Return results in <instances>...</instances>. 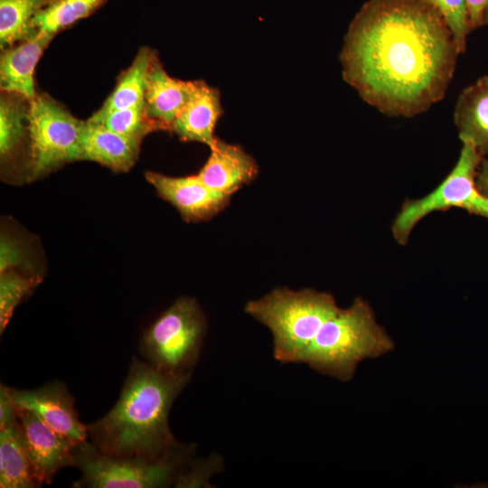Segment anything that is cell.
Instances as JSON below:
<instances>
[{"label":"cell","mask_w":488,"mask_h":488,"mask_svg":"<svg viewBox=\"0 0 488 488\" xmlns=\"http://www.w3.org/2000/svg\"><path fill=\"white\" fill-rule=\"evenodd\" d=\"M460 54L438 12L421 0H368L340 52L343 80L389 117H413L442 100Z\"/></svg>","instance_id":"cell-1"},{"label":"cell","mask_w":488,"mask_h":488,"mask_svg":"<svg viewBox=\"0 0 488 488\" xmlns=\"http://www.w3.org/2000/svg\"><path fill=\"white\" fill-rule=\"evenodd\" d=\"M191 377L161 372L134 357L113 408L87 426L90 442L113 456L160 458L171 453L181 445L169 427L170 409Z\"/></svg>","instance_id":"cell-2"},{"label":"cell","mask_w":488,"mask_h":488,"mask_svg":"<svg viewBox=\"0 0 488 488\" xmlns=\"http://www.w3.org/2000/svg\"><path fill=\"white\" fill-rule=\"evenodd\" d=\"M393 348V341L377 323L369 303L357 297L348 308H340L323 324L302 363L347 381L360 362L384 355Z\"/></svg>","instance_id":"cell-3"},{"label":"cell","mask_w":488,"mask_h":488,"mask_svg":"<svg viewBox=\"0 0 488 488\" xmlns=\"http://www.w3.org/2000/svg\"><path fill=\"white\" fill-rule=\"evenodd\" d=\"M339 309L331 294L286 287L276 288L245 306L247 314L270 330L274 358L282 363H302L323 324Z\"/></svg>","instance_id":"cell-4"},{"label":"cell","mask_w":488,"mask_h":488,"mask_svg":"<svg viewBox=\"0 0 488 488\" xmlns=\"http://www.w3.org/2000/svg\"><path fill=\"white\" fill-rule=\"evenodd\" d=\"M192 450V446L181 445L160 458L113 456L101 453L86 440L74 447V466L81 477L73 487H165L175 483Z\"/></svg>","instance_id":"cell-5"},{"label":"cell","mask_w":488,"mask_h":488,"mask_svg":"<svg viewBox=\"0 0 488 488\" xmlns=\"http://www.w3.org/2000/svg\"><path fill=\"white\" fill-rule=\"evenodd\" d=\"M206 319L195 299L180 297L144 333L140 352L155 370L192 373L206 333Z\"/></svg>","instance_id":"cell-6"},{"label":"cell","mask_w":488,"mask_h":488,"mask_svg":"<svg viewBox=\"0 0 488 488\" xmlns=\"http://www.w3.org/2000/svg\"><path fill=\"white\" fill-rule=\"evenodd\" d=\"M84 123L47 93H37L30 100V180L80 160Z\"/></svg>","instance_id":"cell-7"},{"label":"cell","mask_w":488,"mask_h":488,"mask_svg":"<svg viewBox=\"0 0 488 488\" xmlns=\"http://www.w3.org/2000/svg\"><path fill=\"white\" fill-rule=\"evenodd\" d=\"M482 159L475 147L463 143L459 158L444 181L427 195L403 203L391 226L394 239L405 245L417 224L431 212L463 209L478 193L475 180Z\"/></svg>","instance_id":"cell-8"},{"label":"cell","mask_w":488,"mask_h":488,"mask_svg":"<svg viewBox=\"0 0 488 488\" xmlns=\"http://www.w3.org/2000/svg\"><path fill=\"white\" fill-rule=\"evenodd\" d=\"M10 392L19 410L33 412L52 429L77 444L87 440V426L80 421L74 397L64 383L53 381L36 389L10 388Z\"/></svg>","instance_id":"cell-9"},{"label":"cell","mask_w":488,"mask_h":488,"mask_svg":"<svg viewBox=\"0 0 488 488\" xmlns=\"http://www.w3.org/2000/svg\"><path fill=\"white\" fill-rule=\"evenodd\" d=\"M23 430L32 467L39 484L50 483L56 473L74 466V447L77 443L61 435L36 414L19 410Z\"/></svg>","instance_id":"cell-10"},{"label":"cell","mask_w":488,"mask_h":488,"mask_svg":"<svg viewBox=\"0 0 488 488\" xmlns=\"http://www.w3.org/2000/svg\"><path fill=\"white\" fill-rule=\"evenodd\" d=\"M145 176L158 195L173 204L186 221H206L230 201V194L211 189L196 174L173 177L149 171Z\"/></svg>","instance_id":"cell-11"},{"label":"cell","mask_w":488,"mask_h":488,"mask_svg":"<svg viewBox=\"0 0 488 488\" xmlns=\"http://www.w3.org/2000/svg\"><path fill=\"white\" fill-rule=\"evenodd\" d=\"M211 154L196 174L213 190L231 195L258 173L255 159L240 146L216 138Z\"/></svg>","instance_id":"cell-12"},{"label":"cell","mask_w":488,"mask_h":488,"mask_svg":"<svg viewBox=\"0 0 488 488\" xmlns=\"http://www.w3.org/2000/svg\"><path fill=\"white\" fill-rule=\"evenodd\" d=\"M222 112L220 91L203 80H193L191 97L174 120L172 131L183 141L210 147L217 138L215 127Z\"/></svg>","instance_id":"cell-13"},{"label":"cell","mask_w":488,"mask_h":488,"mask_svg":"<svg viewBox=\"0 0 488 488\" xmlns=\"http://www.w3.org/2000/svg\"><path fill=\"white\" fill-rule=\"evenodd\" d=\"M193 80L170 76L156 55L150 66L145 94V113L166 131L186 106L192 92Z\"/></svg>","instance_id":"cell-14"},{"label":"cell","mask_w":488,"mask_h":488,"mask_svg":"<svg viewBox=\"0 0 488 488\" xmlns=\"http://www.w3.org/2000/svg\"><path fill=\"white\" fill-rule=\"evenodd\" d=\"M53 37L38 31L33 36L1 50V90L18 93L29 99L37 95L33 79L34 70Z\"/></svg>","instance_id":"cell-15"},{"label":"cell","mask_w":488,"mask_h":488,"mask_svg":"<svg viewBox=\"0 0 488 488\" xmlns=\"http://www.w3.org/2000/svg\"><path fill=\"white\" fill-rule=\"evenodd\" d=\"M141 144V140L124 136L87 119L80 137V160L99 163L116 173H126L136 162Z\"/></svg>","instance_id":"cell-16"},{"label":"cell","mask_w":488,"mask_h":488,"mask_svg":"<svg viewBox=\"0 0 488 488\" xmlns=\"http://www.w3.org/2000/svg\"><path fill=\"white\" fill-rule=\"evenodd\" d=\"M454 122L462 143L488 156V76L465 88L455 106Z\"/></svg>","instance_id":"cell-17"},{"label":"cell","mask_w":488,"mask_h":488,"mask_svg":"<svg viewBox=\"0 0 488 488\" xmlns=\"http://www.w3.org/2000/svg\"><path fill=\"white\" fill-rule=\"evenodd\" d=\"M38 486L20 422L0 429V487Z\"/></svg>","instance_id":"cell-18"},{"label":"cell","mask_w":488,"mask_h":488,"mask_svg":"<svg viewBox=\"0 0 488 488\" xmlns=\"http://www.w3.org/2000/svg\"><path fill=\"white\" fill-rule=\"evenodd\" d=\"M30 100L18 93L1 90L0 157L2 164L13 160L25 141L29 144Z\"/></svg>","instance_id":"cell-19"},{"label":"cell","mask_w":488,"mask_h":488,"mask_svg":"<svg viewBox=\"0 0 488 488\" xmlns=\"http://www.w3.org/2000/svg\"><path fill=\"white\" fill-rule=\"evenodd\" d=\"M156 55L155 50L141 47L131 65L118 76L111 94L96 112L106 114L117 109L145 105L147 75Z\"/></svg>","instance_id":"cell-20"},{"label":"cell","mask_w":488,"mask_h":488,"mask_svg":"<svg viewBox=\"0 0 488 488\" xmlns=\"http://www.w3.org/2000/svg\"><path fill=\"white\" fill-rule=\"evenodd\" d=\"M53 0H0V49L27 39L38 31L33 17Z\"/></svg>","instance_id":"cell-21"},{"label":"cell","mask_w":488,"mask_h":488,"mask_svg":"<svg viewBox=\"0 0 488 488\" xmlns=\"http://www.w3.org/2000/svg\"><path fill=\"white\" fill-rule=\"evenodd\" d=\"M108 0H53L32 21L34 30L55 36L101 8Z\"/></svg>","instance_id":"cell-22"},{"label":"cell","mask_w":488,"mask_h":488,"mask_svg":"<svg viewBox=\"0 0 488 488\" xmlns=\"http://www.w3.org/2000/svg\"><path fill=\"white\" fill-rule=\"evenodd\" d=\"M89 119L115 133L141 141L152 132L166 131L162 125L147 117L145 105L117 109L106 114L95 112Z\"/></svg>","instance_id":"cell-23"},{"label":"cell","mask_w":488,"mask_h":488,"mask_svg":"<svg viewBox=\"0 0 488 488\" xmlns=\"http://www.w3.org/2000/svg\"><path fill=\"white\" fill-rule=\"evenodd\" d=\"M41 281L40 277L16 269L0 273V333L8 324L14 309Z\"/></svg>","instance_id":"cell-24"},{"label":"cell","mask_w":488,"mask_h":488,"mask_svg":"<svg viewBox=\"0 0 488 488\" xmlns=\"http://www.w3.org/2000/svg\"><path fill=\"white\" fill-rule=\"evenodd\" d=\"M434 7L449 27L460 54L466 49L468 34L473 31L465 0H421Z\"/></svg>","instance_id":"cell-25"},{"label":"cell","mask_w":488,"mask_h":488,"mask_svg":"<svg viewBox=\"0 0 488 488\" xmlns=\"http://www.w3.org/2000/svg\"><path fill=\"white\" fill-rule=\"evenodd\" d=\"M0 273L16 267H25L26 262L22 249L12 239L2 235Z\"/></svg>","instance_id":"cell-26"},{"label":"cell","mask_w":488,"mask_h":488,"mask_svg":"<svg viewBox=\"0 0 488 488\" xmlns=\"http://www.w3.org/2000/svg\"><path fill=\"white\" fill-rule=\"evenodd\" d=\"M19 421L18 408L11 396L10 388L0 386V429H4Z\"/></svg>","instance_id":"cell-27"},{"label":"cell","mask_w":488,"mask_h":488,"mask_svg":"<svg viewBox=\"0 0 488 488\" xmlns=\"http://www.w3.org/2000/svg\"><path fill=\"white\" fill-rule=\"evenodd\" d=\"M473 30L483 26V15L488 8V0H465Z\"/></svg>","instance_id":"cell-28"},{"label":"cell","mask_w":488,"mask_h":488,"mask_svg":"<svg viewBox=\"0 0 488 488\" xmlns=\"http://www.w3.org/2000/svg\"><path fill=\"white\" fill-rule=\"evenodd\" d=\"M463 209L488 220V197L483 196L478 192Z\"/></svg>","instance_id":"cell-29"},{"label":"cell","mask_w":488,"mask_h":488,"mask_svg":"<svg viewBox=\"0 0 488 488\" xmlns=\"http://www.w3.org/2000/svg\"><path fill=\"white\" fill-rule=\"evenodd\" d=\"M477 192L483 196L488 197V156L482 159L475 180Z\"/></svg>","instance_id":"cell-30"},{"label":"cell","mask_w":488,"mask_h":488,"mask_svg":"<svg viewBox=\"0 0 488 488\" xmlns=\"http://www.w3.org/2000/svg\"><path fill=\"white\" fill-rule=\"evenodd\" d=\"M483 25H488V8L486 9L483 15Z\"/></svg>","instance_id":"cell-31"}]
</instances>
